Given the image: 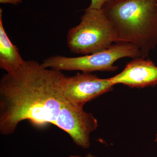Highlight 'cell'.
<instances>
[{
  "instance_id": "1",
  "label": "cell",
  "mask_w": 157,
  "mask_h": 157,
  "mask_svg": "<svg viewBox=\"0 0 157 157\" xmlns=\"http://www.w3.org/2000/svg\"><path fill=\"white\" fill-rule=\"evenodd\" d=\"M66 76L36 61H25L17 70L0 80V133L13 134L21 122L37 126L55 125L65 101Z\"/></svg>"
},
{
  "instance_id": "2",
  "label": "cell",
  "mask_w": 157,
  "mask_h": 157,
  "mask_svg": "<svg viewBox=\"0 0 157 157\" xmlns=\"http://www.w3.org/2000/svg\"><path fill=\"white\" fill-rule=\"evenodd\" d=\"M111 23L116 42L132 43L144 58L157 45V0H110L101 9Z\"/></svg>"
},
{
  "instance_id": "3",
  "label": "cell",
  "mask_w": 157,
  "mask_h": 157,
  "mask_svg": "<svg viewBox=\"0 0 157 157\" xmlns=\"http://www.w3.org/2000/svg\"><path fill=\"white\" fill-rule=\"evenodd\" d=\"M116 42L114 29L102 9L87 8L79 24L69 29L67 43L72 53L92 54L109 48Z\"/></svg>"
},
{
  "instance_id": "4",
  "label": "cell",
  "mask_w": 157,
  "mask_h": 157,
  "mask_svg": "<svg viewBox=\"0 0 157 157\" xmlns=\"http://www.w3.org/2000/svg\"><path fill=\"white\" fill-rule=\"evenodd\" d=\"M141 57L140 51L132 43L119 42L102 51L76 57L54 56L45 59L42 67L59 71L79 70L84 73L94 71H114L118 67L113 66L117 60L124 57Z\"/></svg>"
},
{
  "instance_id": "5",
  "label": "cell",
  "mask_w": 157,
  "mask_h": 157,
  "mask_svg": "<svg viewBox=\"0 0 157 157\" xmlns=\"http://www.w3.org/2000/svg\"><path fill=\"white\" fill-rule=\"evenodd\" d=\"M55 125L69 135L76 145L87 149L90 145V135L98 125L92 113L65 100Z\"/></svg>"
},
{
  "instance_id": "6",
  "label": "cell",
  "mask_w": 157,
  "mask_h": 157,
  "mask_svg": "<svg viewBox=\"0 0 157 157\" xmlns=\"http://www.w3.org/2000/svg\"><path fill=\"white\" fill-rule=\"evenodd\" d=\"M109 78H101L88 73L66 76L63 94L66 101L83 107L85 104L113 89Z\"/></svg>"
},
{
  "instance_id": "7",
  "label": "cell",
  "mask_w": 157,
  "mask_h": 157,
  "mask_svg": "<svg viewBox=\"0 0 157 157\" xmlns=\"http://www.w3.org/2000/svg\"><path fill=\"white\" fill-rule=\"evenodd\" d=\"M113 85L143 88L157 85V67L150 60L134 59L117 75L108 78Z\"/></svg>"
},
{
  "instance_id": "8",
  "label": "cell",
  "mask_w": 157,
  "mask_h": 157,
  "mask_svg": "<svg viewBox=\"0 0 157 157\" xmlns=\"http://www.w3.org/2000/svg\"><path fill=\"white\" fill-rule=\"evenodd\" d=\"M25 60L20 54L19 49L11 42L3 26L2 10L0 9V67L6 73L17 70Z\"/></svg>"
},
{
  "instance_id": "9",
  "label": "cell",
  "mask_w": 157,
  "mask_h": 157,
  "mask_svg": "<svg viewBox=\"0 0 157 157\" xmlns=\"http://www.w3.org/2000/svg\"><path fill=\"white\" fill-rule=\"evenodd\" d=\"M110 0H91L90 5L88 8L90 9H95L100 10L102 9L105 3Z\"/></svg>"
},
{
  "instance_id": "10",
  "label": "cell",
  "mask_w": 157,
  "mask_h": 157,
  "mask_svg": "<svg viewBox=\"0 0 157 157\" xmlns=\"http://www.w3.org/2000/svg\"><path fill=\"white\" fill-rule=\"evenodd\" d=\"M23 0H0L1 4H9L17 6L22 3Z\"/></svg>"
},
{
  "instance_id": "11",
  "label": "cell",
  "mask_w": 157,
  "mask_h": 157,
  "mask_svg": "<svg viewBox=\"0 0 157 157\" xmlns=\"http://www.w3.org/2000/svg\"><path fill=\"white\" fill-rule=\"evenodd\" d=\"M85 157H99L97 156L94 155L92 154L91 153H88L87 154V155H86Z\"/></svg>"
},
{
  "instance_id": "12",
  "label": "cell",
  "mask_w": 157,
  "mask_h": 157,
  "mask_svg": "<svg viewBox=\"0 0 157 157\" xmlns=\"http://www.w3.org/2000/svg\"><path fill=\"white\" fill-rule=\"evenodd\" d=\"M68 157H82L78 155H70Z\"/></svg>"
},
{
  "instance_id": "13",
  "label": "cell",
  "mask_w": 157,
  "mask_h": 157,
  "mask_svg": "<svg viewBox=\"0 0 157 157\" xmlns=\"http://www.w3.org/2000/svg\"><path fill=\"white\" fill-rule=\"evenodd\" d=\"M155 142H157V134H156V137L155 138Z\"/></svg>"
}]
</instances>
